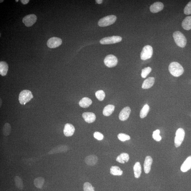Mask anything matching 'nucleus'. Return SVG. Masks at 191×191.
<instances>
[{
	"mask_svg": "<svg viewBox=\"0 0 191 191\" xmlns=\"http://www.w3.org/2000/svg\"><path fill=\"white\" fill-rule=\"evenodd\" d=\"M169 72L171 74L175 77H178L182 75L184 70L182 66L177 62H172L169 66Z\"/></svg>",
	"mask_w": 191,
	"mask_h": 191,
	"instance_id": "f257e3e1",
	"label": "nucleus"
},
{
	"mask_svg": "<svg viewBox=\"0 0 191 191\" xmlns=\"http://www.w3.org/2000/svg\"><path fill=\"white\" fill-rule=\"evenodd\" d=\"M173 36L175 42L178 47H185L187 44V39L182 33L178 31H176L174 33Z\"/></svg>",
	"mask_w": 191,
	"mask_h": 191,
	"instance_id": "f03ea898",
	"label": "nucleus"
},
{
	"mask_svg": "<svg viewBox=\"0 0 191 191\" xmlns=\"http://www.w3.org/2000/svg\"><path fill=\"white\" fill-rule=\"evenodd\" d=\"M33 97V96L30 91L25 90L20 93L18 100L21 104L25 105Z\"/></svg>",
	"mask_w": 191,
	"mask_h": 191,
	"instance_id": "7ed1b4c3",
	"label": "nucleus"
},
{
	"mask_svg": "<svg viewBox=\"0 0 191 191\" xmlns=\"http://www.w3.org/2000/svg\"><path fill=\"white\" fill-rule=\"evenodd\" d=\"M117 17L114 15L106 16L101 18L98 22V25L100 27H105L113 24L117 20Z\"/></svg>",
	"mask_w": 191,
	"mask_h": 191,
	"instance_id": "20e7f679",
	"label": "nucleus"
},
{
	"mask_svg": "<svg viewBox=\"0 0 191 191\" xmlns=\"http://www.w3.org/2000/svg\"><path fill=\"white\" fill-rule=\"evenodd\" d=\"M185 131L182 128H179L177 130L174 139V145L177 148L181 145L185 136Z\"/></svg>",
	"mask_w": 191,
	"mask_h": 191,
	"instance_id": "39448f33",
	"label": "nucleus"
},
{
	"mask_svg": "<svg viewBox=\"0 0 191 191\" xmlns=\"http://www.w3.org/2000/svg\"><path fill=\"white\" fill-rule=\"evenodd\" d=\"M153 54V48L151 46L147 45L143 49L141 53V59L143 60L150 59Z\"/></svg>",
	"mask_w": 191,
	"mask_h": 191,
	"instance_id": "423d86ee",
	"label": "nucleus"
},
{
	"mask_svg": "<svg viewBox=\"0 0 191 191\" xmlns=\"http://www.w3.org/2000/svg\"><path fill=\"white\" fill-rule=\"evenodd\" d=\"M104 62L105 66L107 67L112 68L117 66L118 63V60L114 55H109L105 57Z\"/></svg>",
	"mask_w": 191,
	"mask_h": 191,
	"instance_id": "0eeeda50",
	"label": "nucleus"
},
{
	"mask_svg": "<svg viewBox=\"0 0 191 191\" xmlns=\"http://www.w3.org/2000/svg\"><path fill=\"white\" fill-rule=\"evenodd\" d=\"M122 40L121 37L119 36L107 37L101 40L100 43L102 44H112L120 42Z\"/></svg>",
	"mask_w": 191,
	"mask_h": 191,
	"instance_id": "6e6552de",
	"label": "nucleus"
},
{
	"mask_svg": "<svg viewBox=\"0 0 191 191\" xmlns=\"http://www.w3.org/2000/svg\"><path fill=\"white\" fill-rule=\"evenodd\" d=\"M36 16L33 14L26 15L23 18L22 22L27 27H31L36 22Z\"/></svg>",
	"mask_w": 191,
	"mask_h": 191,
	"instance_id": "1a4fd4ad",
	"label": "nucleus"
},
{
	"mask_svg": "<svg viewBox=\"0 0 191 191\" xmlns=\"http://www.w3.org/2000/svg\"><path fill=\"white\" fill-rule=\"evenodd\" d=\"M62 43V40L61 38L54 37L48 40L47 45L48 47L50 48H55L59 47Z\"/></svg>",
	"mask_w": 191,
	"mask_h": 191,
	"instance_id": "9d476101",
	"label": "nucleus"
},
{
	"mask_svg": "<svg viewBox=\"0 0 191 191\" xmlns=\"http://www.w3.org/2000/svg\"><path fill=\"white\" fill-rule=\"evenodd\" d=\"M131 112V110L129 107H126L124 108L119 114V119L122 121L127 120L130 116Z\"/></svg>",
	"mask_w": 191,
	"mask_h": 191,
	"instance_id": "9b49d317",
	"label": "nucleus"
},
{
	"mask_svg": "<svg viewBox=\"0 0 191 191\" xmlns=\"http://www.w3.org/2000/svg\"><path fill=\"white\" fill-rule=\"evenodd\" d=\"M68 150V147L65 145H59L54 147L50 151L48 154L52 155L53 154L64 153Z\"/></svg>",
	"mask_w": 191,
	"mask_h": 191,
	"instance_id": "f8f14e48",
	"label": "nucleus"
},
{
	"mask_svg": "<svg viewBox=\"0 0 191 191\" xmlns=\"http://www.w3.org/2000/svg\"><path fill=\"white\" fill-rule=\"evenodd\" d=\"M75 129L72 124H66L64 126L63 133L64 135L67 137L72 136L74 133Z\"/></svg>",
	"mask_w": 191,
	"mask_h": 191,
	"instance_id": "ddd939ff",
	"label": "nucleus"
},
{
	"mask_svg": "<svg viewBox=\"0 0 191 191\" xmlns=\"http://www.w3.org/2000/svg\"><path fill=\"white\" fill-rule=\"evenodd\" d=\"M82 117L85 121L88 123H93L96 119L95 114L92 112H84L82 114Z\"/></svg>",
	"mask_w": 191,
	"mask_h": 191,
	"instance_id": "4468645a",
	"label": "nucleus"
},
{
	"mask_svg": "<svg viewBox=\"0 0 191 191\" xmlns=\"http://www.w3.org/2000/svg\"><path fill=\"white\" fill-rule=\"evenodd\" d=\"M164 8V4L162 2H156L151 6L150 10L152 13H157L162 11Z\"/></svg>",
	"mask_w": 191,
	"mask_h": 191,
	"instance_id": "2eb2a0df",
	"label": "nucleus"
},
{
	"mask_svg": "<svg viewBox=\"0 0 191 191\" xmlns=\"http://www.w3.org/2000/svg\"><path fill=\"white\" fill-rule=\"evenodd\" d=\"M153 162V159L149 156H146L144 164V169L145 173L148 174L150 172L151 167Z\"/></svg>",
	"mask_w": 191,
	"mask_h": 191,
	"instance_id": "dca6fc26",
	"label": "nucleus"
},
{
	"mask_svg": "<svg viewBox=\"0 0 191 191\" xmlns=\"http://www.w3.org/2000/svg\"><path fill=\"white\" fill-rule=\"evenodd\" d=\"M98 159L96 155H92L87 156L85 158V162L86 164L89 166H93L97 162Z\"/></svg>",
	"mask_w": 191,
	"mask_h": 191,
	"instance_id": "f3484780",
	"label": "nucleus"
},
{
	"mask_svg": "<svg viewBox=\"0 0 191 191\" xmlns=\"http://www.w3.org/2000/svg\"><path fill=\"white\" fill-rule=\"evenodd\" d=\"M191 169V156L188 157L181 165V170L183 172H187Z\"/></svg>",
	"mask_w": 191,
	"mask_h": 191,
	"instance_id": "a211bd4d",
	"label": "nucleus"
},
{
	"mask_svg": "<svg viewBox=\"0 0 191 191\" xmlns=\"http://www.w3.org/2000/svg\"><path fill=\"white\" fill-rule=\"evenodd\" d=\"M155 82V78L151 77L147 78L144 81L142 85V88L143 89H148L153 86Z\"/></svg>",
	"mask_w": 191,
	"mask_h": 191,
	"instance_id": "6ab92c4d",
	"label": "nucleus"
},
{
	"mask_svg": "<svg viewBox=\"0 0 191 191\" xmlns=\"http://www.w3.org/2000/svg\"><path fill=\"white\" fill-rule=\"evenodd\" d=\"M134 176L136 178H139L142 173V168L140 163L137 162L135 163L133 167Z\"/></svg>",
	"mask_w": 191,
	"mask_h": 191,
	"instance_id": "aec40b11",
	"label": "nucleus"
},
{
	"mask_svg": "<svg viewBox=\"0 0 191 191\" xmlns=\"http://www.w3.org/2000/svg\"><path fill=\"white\" fill-rule=\"evenodd\" d=\"M8 68V64L6 62H0V74L2 76H5L7 74Z\"/></svg>",
	"mask_w": 191,
	"mask_h": 191,
	"instance_id": "412c9836",
	"label": "nucleus"
},
{
	"mask_svg": "<svg viewBox=\"0 0 191 191\" xmlns=\"http://www.w3.org/2000/svg\"><path fill=\"white\" fill-rule=\"evenodd\" d=\"M129 156L128 154L125 153H121L119 155L116 159V161L121 164H124L125 162H128L129 160Z\"/></svg>",
	"mask_w": 191,
	"mask_h": 191,
	"instance_id": "4be33fe9",
	"label": "nucleus"
},
{
	"mask_svg": "<svg viewBox=\"0 0 191 191\" xmlns=\"http://www.w3.org/2000/svg\"><path fill=\"white\" fill-rule=\"evenodd\" d=\"M114 109L115 106L113 105H109L106 106L103 110V114L105 116H109L112 114Z\"/></svg>",
	"mask_w": 191,
	"mask_h": 191,
	"instance_id": "5701e85b",
	"label": "nucleus"
},
{
	"mask_svg": "<svg viewBox=\"0 0 191 191\" xmlns=\"http://www.w3.org/2000/svg\"><path fill=\"white\" fill-rule=\"evenodd\" d=\"M92 101L88 97H84L79 101V103L80 107L83 108L88 107L92 103Z\"/></svg>",
	"mask_w": 191,
	"mask_h": 191,
	"instance_id": "b1692460",
	"label": "nucleus"
},
{
	"mask_svg": "<svg viewBox=\"0 0 191 191\" xmlns=\"http://www.w3.org/2000/svg\"><path fill=\"white\" fill-rule=\"evenodd\" d=\"M182 27L183 29L186 30H189L191 29V16L186 17L182 22Z\"/></svg>",
	"mask_w": 191,
	"mask_h": 191,
	"instance_id": "393cba45",
	"label": "nucleus"
},
{
	"mask_svg": "<svg viewBox=\"0 0 191 191\" xmlns=\"http://www.w3.org/2000/svg\"><path fill=\"white\" fill-rule=\"evenodd\" d=\"M45 182L44 178L42 177H38L36 178L34 181V184L35 187L39 189H41L43 187Z\"/></svg>",
	"mask_w": 191,
	"mask_h": 191,
	"instance_id": "a878e982",
	"label": "nucleus"
},
{
	"mask_svg": "<svg viewBox=\"0 0 191 191\" xmlns=\"http://www.w3.org/2000/svg\"><path fill=\"white\" fill-rule=\"evenodd\" d=\"M110 173L114 176H121L123 171L118 166H112L110 169Z\"/></svg>",
	"mask_w": 191,
	"mask_h": 191,
	"instance_id": "bb28decb",
	"label": "nucleus"
},
{
	"mask_svg": "<svg viewBox=\"0 0 191 191\" xmlns=\"http://www.w3.org/2000/svg\"><path fill=\"white\" fill-rule=\"evenodd\" d=\"M14 181L16 187L19 190H22L24 188V184L21 178L19 176H16Z\"/></svg>",
	"mask_w": 191,
	"mask_h": 191,
	"instance_id": "cd10ccee",
	"label": "nucleus"
},
{
	"mask_svg": "<svg viewBox=\"0 0 191 191\" xmlns=\"http://www.w3.org/2000/svg\"><path fill=\"white\" fill-rule=\"evenodd\" d=\"M149 109L150 107L148 104H146L144 106L140 112V117L141 118H144L147 116L149 111Z\"/></svg>",
	"mask_w": 191,
	"mask_h": 191,
	"instance_id": "c85d7f7f",
	"label": "nucleus"
},
{
	"mask_svg": "<svg viewBox=\"0 0 191 191\" xmlns=\"http://www.w3.org/2000/svg\"><path fill=\"white\" fill-rule=\"evenodd\" d=\"M11 126L10 124L8 123L4 124L3 129V134L5 136H8L10 134Z\"/></svg>",
	"mask_w": 191,
	"mask_h": 191,
	"instance_id": "c756f323",
	"label": "nucleus"
},
{
	"mask_svg": "<svg viewBox=\"0 0 191 191\" xmlns=\"http://www.w3.org/2000/svg\"><path fill=\"white\" fill-rule=\"evenodd\" d=\"M95 95L97 98L100 101L104 100L105 97V94L104 91L102 90H99L97 91L95 93Z\"/></svg>",
	"mask_w": 191,
	"mask_h": 191,
	"instance_id": "7c9ffc66",
	"label": "nucleus"
},
{
	"mask_svg": "<svg viewBox=\"0 0 191 191\" xmlns=\"http://www.w3.org/2000/svg\"><path fill=\"white\" fill-rule=\"evenodd\" d=\"M118 139L122 142H125L131 139L129 136L125 134V133H119L118 135Z\"/></svg>",
	"mask_w": 191,
	"mask_h": 191,
	"instance_id": "2f4dec72",
	"label": "nucleus"
},
{
	"mask_svg": "<svg viewBox=\"0 0 191 191\" xmlns=\"http://www.w3.org/2000/svg\"><path fill=\"white\" fill-rule=\"evenodd\" d=\"M151 68L150 67H147L143 69L142 71L141 77L142 78H146L151 71Z\"/></svg>",
	"mask_w": 191,
	"mask_h": 191,
	"instance_id": "473e14b6",
	"label": "nucleus"
},
{
	"mask_svg": "<svg viewBox=\"0 0 191 191\" xmlns=\"http://www.w3.org/2000/svg\"><path fill=\"white\" fill-rule=\"evenodd\" d=\"M160 131L159 130H156L153 133V138L156 141H160L162 140V138L160 135Z\"/></svg>",
	"mask_w": 191,
	"mask_h": 191,
	"instance_id": "72a5a7b5",
	"label": "nucleus"
},
{
	"mask_svg": "<svg viewBox=\"0 0 191 191\" xmlns=\"http://www.w3.org/2000/svg\"><path fill=\"white\" fill-rule=\"evenodd\" d=\"M83 189L84 191H95L93 186L89 182H86L84 183Z\"/></svg>",
	"mask_w": 191,
	"mask_h": 191,
	"instance_id": "f704fd0d",
	"label": "nucleus"
},
{
	"mask_svg": "<svg viewBox=\"0 0 191 191\" xmlns=\"http://www.w3.org/2000/svg\"><path fill=\"white\" fill-rule=\"evenodd\" d=\"M184 13L186 15H189L191 14V1L189 2L186 6L184 10Z\"/></svg>",
	"mask_w": 191,
	"mask_h": 191,
	"instance_id": "c9c22d12",
	"label": "nucleus"
},
{
	"mask_svg": "<svg viewBox=\"0 0 191 191\" xmlns=\"http://www.w3.org/2000/svg\"><path fill=\"white\" fill-rule=\"evenodd\" d=\"M94 136L96 139L99 141L102 140L104 138V136L102 133L98 132H96L94 133Z\"/></svg>",
	"mask_w": 191,
	"mask_h": 191,
	"instance_id": "e433bc0d",
	"label": "nucleus"
},
{
	"mask_svg": "<svg viewBox=\"0 0 191 191\" xmlns=\"http://www.w3.org/2000/svg\"><path fill=\"white\" fill-rule=\"evenodd\" d=\"M23 4H26L29 3V0H21V1Z\"/></svg>",
	"mask_w": 191,
	"mask_h": 191,
	"instance_id": "4c0bfd02",
	"label": "nucleus"
},
{
	"mask_svg": "<svg viewBox=\"0 0 191 191\" xmlns=\"http://www.w3.org/2000/svg\"><path fill=\"white\" fill-rule=\"evenodd\" d=\"M96 2L98 4H101L102 3L103 1L102 0H96Z\"/></svg>",
	"mask_w": 191,
	"mask_h": 191,
	"instance_id": "58836bf2",
	"label": "nucleus"
},
{
	"mask_svg": "<svg viewBox=\"0 0 191 191\" xmlns=\"http://www.w3.org/2000/svg\"><path fill=\"white\" fill-rule=\"evenodd\" d=\"M3 1H1V2H1V3L2 2H3Z\"/></svg>",
	"mask_w": 191,
	"mask_h": 191,
	"instance_id": "ea45409f",
	"label": "nucleus"
},
{
	"mask_svg": "<svg viewBox=\"0 0 191 191\" xmlns=\"http://www.w3.org/2000/svg\"><path fill=\"white\" fill-rule=\"evenodd\" d=\"M18 0H17V1H16V2H18Z\"/></svg>",
	"mask_w": 191,
	"mask_h": 191,
	"instance_id": "a19ab883",
	"label": "nucleus"
}]
</instances>
